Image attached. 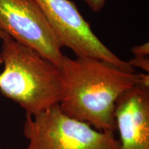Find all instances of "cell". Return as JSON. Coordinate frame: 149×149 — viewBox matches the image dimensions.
I'll return each mask as SVG.
<instances>
[{"label": "cell", "mask_w": 149, "mask_h": 149, "mask_svg": "<svg viewBox=\"0 0 149 149\" xmlns=\"http://www.w3.org/2000/svg\"><path fill=\"white\" fill-rule=\"evenodd\" d=\"M8 36H9V35L7 33H6L2 29H0V39H1L3 40V39H5L6 37H7Z\"/></svg>", "instance_id": "obj_10"}, {"label": "cell", "mask_w": 149, "mask_h": 149, "mask_svg": "<svg viewBox=\"0 0 149 149\" xmlns=\"http://www.w3.org/2000/svg\"><path fill=\"white\" fill-rule=\"evenodd\" d=\"M114 116L121 149H149V86L139 83L122 93Z\"/></svg>", "instance_id": "obj_6"}, {"label": "cell", "mask_w": 149, "mask_h": 149, "mask_svg": "<svg viewBox=\"0 0 149 149\" xmlns=\"http://www.w3.org/2000/svg\"><path fill=\"white\" fill-rule=\"evenodd\" d=\"M64 91L59 106L65 114L102 132L117 129L115 103L137 84L149 86L146 73L130 72L100 59L64 56Z\"/></svg>", "instance_id": "obj_1"}, {"label": "cell", "mask_w": 149, "mask_h": 149, "mask_svg": "<svg viewBox=\"0 0 149 149\" xmlns=\"http://www.w3.org/2000/svg\"><path fill=\"white\" fill-rule=\"evenodd\" d=\"M0 29L61 68V46L36 0H0Z\"/></svg>", "instance_id": "obj_5"}, {"label": "cell", "mask_w": 149, "mask_h": 149, "mask_svg": "<svg viewBox=\"0 0 149 149\" xmlns=\"http://www.w3.org/2000/svg\"><path fill=\"white\" fill-rule=\"evenodd\" d=\"M4 69L0 91L36 115L59 105L64 91L61 68L10 36L3 40L0 54Z\"/></svg>", "instance_id": "obj_2"}, {"label": "cell", "mask_w": 149, "mask_h": 149, "mask_svg": "<svg viewBox=\"0 0 149 149\" xmlns=\"http://www.w3.org/2000/svg\"><path fill=\"white\" fill-rule=\"evenodd\" d=\"M1 63H2V59H1V56H0V64H1Z\"/></svg>", "instance_id": "obj_11"}, {"label": "cell", "mask_w": 149, "mask_h": 149, "mask_svg": "<svg viewBox=\"0 0 149 149\" xmlns=\"http://www.w3.org/2000/svg\"><path fill=\"white\" fill-rule=\"evenodd\" d=\"M131 52L134 56H148L149 44L147 42L142 45L136 46L131 48Z\"/></svg>", "instance_id": "obj_9"}, {"label": "cell", "mask_w": 149, "mask_h": 149, "mask_svg": "<svg viewBox=\"0 0 149 149\" xmlns=\"http://www.w3.org/2000/svg\"><path fill=\"white\" fill-rule=\"evenodd\" d=\"M93 12L98 13L104 8L107 0H83Z\"/></svg>", "instance_id": "obj_8"}, {"label": "cell", "mask_w": 149, "mask_h": 149, "mask_svg": "<svg viewBox=\"0 0 149 149\" xmlns=\"http://www.w3.org/2000/svg\"><path fill=\"white\" fill-rule=\"evenodd\" d=\"M26 149H121L113 132H102L70 117L59 105L36 115L26 113Z\"/></svg>", "instance_id": "obj_3"}, {"label": "cell", "mask_w": 149, "mask_h": 149, "mask_svg": "<svg viewBox=\"0 0 149 149\" xmlns=\"http://www.w3.org/2000/svg\"><path fill=\"white\" fill-rule=\"evenodd\" d=\"M61 47L70 48L77 57L108 61L121 69L135 72L128 61L122 60L99 40L88 22L70 0H36Z\"/></svg>", "instance_id": "obj_4"}, {"label": "cell", "mask_w": 149, "mask_h": 149, "mask_svg": "<svg viewBox=\"0 0 149 149\" xmlns=\"http://www.w3.org/2000/svg\"><path fill=\"white\" fill-rule=\"evenodd\" d=\"M130 66L133 68H140L144 71H149V59L148 56H134L133 59L128 61Z\"/></svg>", "instance_id": "obj_7"}]
</instances>
